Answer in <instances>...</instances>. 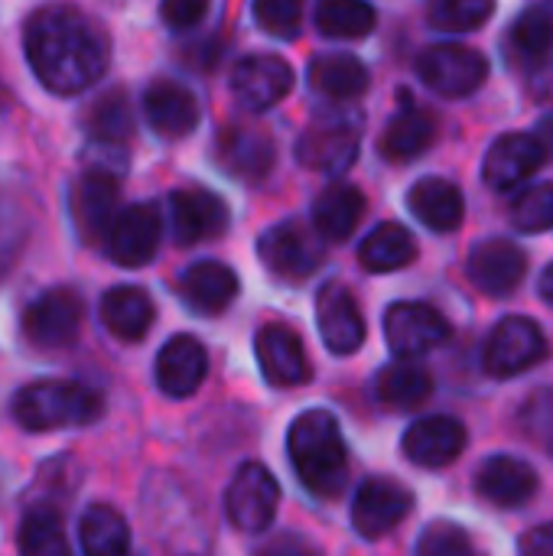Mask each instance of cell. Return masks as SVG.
I'll return each mask as SVG.
<instances>
[{
	"label": "cell",
	"instance_id": "cell-1",
	"mask_svg": "<svg viewBox=\"0 0 553 556\" xmlns=\"http://www.w3.org/2000/svg\"><path fill=\"white\" fill-rule=\"evenodd\" d=\"M23 49L39 85L59 98L88 91L108 68V36L65 3H49L26 20Z\"/></svg>",
	"mask_w": 553,
	"mask_h": 556
},
{
	"label": "cell",
	"instance_id": "cell-2",
	"mask_svg": "<svg viewBox=\"0 0 553 556\" xmlns=\"http://www.w3.org/2000/svg\"><path fill=\"white\" fill-rule=\"evenodd\" d=\"M287 453L297 479L316 498H339L349 482V450L329 410H303L287 430Z\"/></svg>",
	"mask_w": 553,
	"mask_h": 556
},
{
	"label": "cell",
	"instance_id": "cell-3",
	"mask_svg": "<svg viewBox=\"0 0 553 556\" xmlns=\"http://www.w3.org/2000/svg\"><path fill=\"white\" fill-rule=\"evenodd\" d=\"M10 414L26 433H55L65 427L98 424L104 397L81 381H36L13 394Z\"/></svg>",
	"mask_w": 553,
	"mask_h": 556
},
{
	"label": "cell",
	"instance_id": "cell-4",
	"mask_svg": "<svg viewBox=\"0 0 553 556\" xmlns=\"http://www.w3.org/2000/svg\"><path fill=\"white\" fill-rule=\"evenodd\" d=\"M362 147V117L352 108H329L316 114L297 140V160L306 169L339 176L349 169Z\"/></svg>",
	"mask_w": 553,
	"mask_h": 556
},
{
	"label": "cell",
	"instance_id": "cell-5",
	"mask_svg": "<svg viewBox=\"0 0 553 556\" xmlns=\"http://www.w3.org/2000/svg\"><path fill=\"white\" fill-rule=\"evenodd\" d=\"M81 319H85L81 296L68 287H52L23 309L20 329L33 349L55 352V349H68L78 339Z\"/></svg>",
	"mask_w": 553,
	"mask_h": 556
},
{
	"label": "cell",
	"instance_id": "cell-6",
	"mask_svg": "<svg viewBox=\"0 0 553 556\" xmlns=\"http://www.w3.org/2000/svg\"><path fill=\"white\" fill-rule=\"evenodd\" d=\"M420 81L440 98H469L489 78V62L479 49L460 42H440L420 52L417 59Z\"/></svg>",
	"mask_w": 553,
	"mask_h": 556
},
{
	"label": "cell",
	"instance_id": "cell-7",
	"mask_svg": "<svg viewBox=\"0 0 553 556\" xmlns=\"http://www.w3.org/2000/svg\"><path fill=\"white\" fill-rule=\"evenodd\" d=\"M277 505H280V485L267 466L244 463L231 476L225 492V515L231 528H238L241 534H264L277 518Z\"/></svg>",
	"mask_w": 553,
	"mask_h": 556
},
{
	"label": "cell",
	"instance_id": "cell-8",
	"mask_svg": "<svg viewBox=\"0 0 553 556\" xmlns=\"http://www.w3.org/2000/svg\"><path fill=\"white\" fill-rule=\"evenodd\" d=\"M548 358V339L535 319L525 316H508L502 319L492 336L486 339L482 349V368L492 378H515L531 371Z\"/></svg>",
	"mask_w": 553,
	"mask_h": 556
},
{
	"label": "cell",
	"instance_id": "cell-9",
	"mask_svg": "<svg viewBox=\"0 0 553 556\" xmlns=\"http://www.w3.org/2000/svg\"><path fill=\"white\" fill-rule=\"evenodd\" d=\"M261 261L264 267L280 277V280H306L316 274L323 264V238L319 231L300 225V222H284L274 225L261 235Z\"/></svg>",
	"mask_w": 553,
	"mask_h": 556
},
{
	"label": "cell",
	"instance_id": "cell-10",
	"mask_svg": "<svg viewBox=\"0 0 553 556\" xmlns=\"http://www.w3.org/2000/svg\"><path fill=\"white\" fill-rule=\"evenodd\" d=\"M414 511V495L391 479H365L352 498V528L365 541H381Z\"/></svg>",
	"mask_w": 553,
	"mask_h": 556
},
{
	"label": "cell",
	"instance_id": "cell-11",
	"mask_svg": "<svg viewBox=\"0 0 553 556\" xmlns=\"http://www.w3.org/2000/svg\"><path fill=\"white\" fill-rule=\"evenodd\" d=\"M160 238H163L160 208L153 202H137L121 208V215L114 218L104 238V251L121 267H143L156 257Z\"/></svg>",
	"mask_w": 553,
	"mask_h": 556
},
{
	"label": "cell",
	"instance_id": "cell-12",
	"mask_svg": "<svg viewBox=\"0 0 553 556\" xmlns=\"http://www.w3.org/2000/svg\"><path fill=\"white\" fill-rule=\"evenodd\" d=\"M385 339L398 358H420L450 339V323L427 303H394L385 313Z\"/></svg>",
	"mask_w": 553,
	"mask_h": 556
},
{
	"label": "cell",
	"instance_id": "cell-13",
	"mask_svg": "<svg viewBox=\"0 0 553 556\" xmlns=\"http://www.w3.org/2000/svg\"><path fill=\"white\" fill-rule=\"evenodd\" d=\"M466 443H469V433H466L463 420L433 414V417H420L407 427L401 450L420 469H443V466H453L466 453Z\"/></svg>",
	"mask_w": 553,
	"mask_h": 556
},
{
	"label": "cell",
	"instance_id": "cell-14",
	"mask_svg": "<svg viewBox=\"0 0 553 556\" xmlns=\"http://www.w3.org/2000/svg\"><path fill=\"white\" fill-rule=\"evenodd\" d=\"M466 274L482 293L512 296L528 274V254L508 238H486L469 251Z\"/></svg>",
	"mask_w": 553,
	"mask_h": 556
},
{
	"label": "cell",
	"instance_id": "cell-15",
	"mask_svg": "<svg viewBox=\"0 0 553 556\" xmlns=\"http://www.w3.org/2000/svg\"><path fill=\"white\" fill-rule=\"evenodd\" d=\"M117 202H121L117 173L108 169V166L85 169V176L78 179L75 195H72V215H75L78 231L88 241H104L111 225H114V218L121 215Z\"/></svg>",
	"mask_w": 553,
	"mask_h": 556
},
{
	"label": "cell",
	"instance_id": "cell-16",
	"mask_svg": "<svg viewBox=\"0 0 553 556\" xmlns=\"http://www.w3.org/2000/svg\"><path fill=\"white\" fill-rule=\"evenodd\" d=\"M548 160V150L535 134H505L492 143L482 163V179L495 192H512L528 182Z\"/></svg>",
	"mask_w": 553,
	"mask_h": 556
},
{
	"label": "cell",
	"instance_id": "cell-17",
	"mask_svg": "<svg viewBox=\"0 0 553 556\" xmlns=\"http://www.w3.org/2000/svg\"><path fill=\"white\" fill-rule=\"evenodd\" d=\"M476 492L492 508L515 511V508H525L538 495V472H535L531 463H525L518 456H508V453H499V456H489L479 466Z\"/></svg>",
	"mask_w": 553,
	"mask_h": 556
},
{
	"label": "cell",
	"instance_id": "cell-18",
	"mask_svg": "<svg viewBox=\"0 0 553 556\" xmlns=\"http://www.w3.org/2000/svg\"><path fill=\"white\" fill-rule=\"evenodd\" d=\"M316 323H319L323 345L332 355H352L365 342L362 309H359L355 296L349 293V287H342L336 280L326 283L316 296Z\"/></svg>",
	"mask_w": 553,
	"mask_h": 556
},
{
	"label": "cell",
	"instance_id": "cell-19",
	"mask_svg": "<svg viewBox=\"0 0 553 556\" xmlns=\"http://www.w3.org/2000/svg\"><path fill=\"white\" fill-rule=\"evenodd\" d=\"M153 375H156V388L166 397L186 401L202 388V381L209 375V352L196 336H173L160 349Z\"/></svg>",
	"mask_w": 553,
	"mask_h": 556
},
{
	"label": "cell",
	"instance_id": "cell-20",
	"mask_svg": "<svg viewBox=\"0 0 553 556\" xmlns=\"http://www.w3.org/2000/svg\"><path fill=\"white\" fill-rule=\"evenodd\" d=\"M293 88V68L280 55H248L231 72L235 98L251 111H267Z\"/></svg>",
	"mask_w": 553,
	"mask_h": 556
},
{
	"label": "cell",
	"instance_id": "cell-21",
	"mask_svg": "<svg viewBox=\"0 0 553 556\" xmlns=\"http://www.w3.org/2000/svg\"><path fill=\"white\" fill-rule=\"evenodd\" d=\"M169 225L179 244H199L228 228V208L205 189H176L169 195Z\"/></svg>",
	"mask_w": 553,
	"mask_h": 556
},
{
	"label": "cell",
	"instance_id": "cell-22",
	"mask_svg": "<svg viewBox=\"0 0 553 556\" xmlns=\"http://www.w3.org/2000/svg\"><path fill=\"white\" fill-rule=\"evenodd\" d=\"M257 365L274 388H300L310 381V362L300 336L287 326H264L254 339Z\"/></svg>",
	"mask_w": 553,
	"mask_h": 556
},
{
	"label": "cell",
	"instance_id": "cell-23",
	"mask_svg": "<svg viewBox=\"0 0 553 556\" xmlns=\"http://www.w3.org/2000/svg\"><path fill=\"white\" fill-rule=\"evenodd\" d=\"M143 117L160 137L179 140L196 130L199 101L186 85H179L173 78H160L143 91Z\"/></svg>",
	"mask_w": 553,
	"mask_h": 556
},
{
	"label": "cell",
	"instance_id": "cell-24",
	"mask_svg": "<svg viewBox=\"0 0 553 556\" xmlns=\"http://www.w3.org/2000/svg\"><path fill=\"white\" fill-rule=\"evenodd\" d=\"M238 290H241L238 274L222 261H196L179 277V293H183L186 306L196 309L199 316L225 313L235 303Z\"/></svg>",
	"mask_w": 553,
	"mask_h": 556
},
{
	"label": "cell",
	"instance_id": "cell-25",
	"mask_svg": "<svg viewBox=\"0 0 553 556\" xmlns=\"http://www.w3.org/2000/svg\"><path fill=\"white\" fill-rule=\"evenodd\" d=\"M218 163L248 182H261L274 166V140L254 127H225L218 137Z\"/></svg>",
	"mask_w": 553,
	"mask_h": 556
},
{
	"label": "cell",
	"instance_id": "cell-26",
	"mask_svg": "<svg viewBox=\"0 0 553 556\" xmlns=\"http://www.w3.org/2000/svg\"><path fill=\"white\" fill-rule=\"evenodd\" d=\"M407 208L414 212V218L420 225H427L437 235L456 231L466 215L463 192L450 179H440V176H427V179L414 182L407 192Z\"/></svg>",
	"mask_w": 553,
	"mask_h": 556
},
{
	"label": "cell",
	"instance_id": "cell-27",
	"mask_svg": "<svg viewBox=\"0 0 553 556\" xmlns=\"http://www.w3.org/2000/svg\"><path fill=\"white\" fill-rule=\"evenodd\" d=\"M98 313H101L104 329L114 339H121V342H140L150 332L153 316H156L150 293L140 290V287H127V283L124 287H111L101 296Z\"/></svg>",
	"mask_w": 553,
	"mask_h": 556
},
{
	"label": "cell",
	"instance_id": "cell-28",
	"mask_svg": "<svg viewBox=\"0 0 553 556\" xmlns=\"http://www.w3.org/2000/svg\"><path fill=\"white\" fill-rule=\"evenodd\" d=\"M368 68L352 52H326L310 62V85L329 101H355L368 91Z\"/></svg>",
	"mask_w": 553,
	"mask_h": 556
},
{
	"label": "cell",
	"instance_id": "cell-29",
	"mask_svg": "<svg viewBox=\"0 0 553 556\" xmlns=\"http://www.w3.org/2000/svg\"><path fill=\"white\" fill-rule=\"evenodd\" d=\"M430 394H433V378L414 358H401V362L381 368L375 378V397L388 410H414V407L427 404Z\"/></svg>",
	"mask_w": 553,
	"mask_h": 556
},
{
	"label": "cell",
	"instance_id": "cell-30",
	"mask_svg": "<svg viewBox=\"0 0 553 556\" xmlns=\"http://www.w3.org/2000/svg\"><path fill=\"white\" fill-rule=\"evenodd\" d=\"M365 215V195L349 186L336 182L313 202V228L323 241H345Z\"/></svg>",
	"mask_w": 553,
	"mask_h": 556
},
{
	"label": "cell",
	"instance_id": "cell-31",
	"mask_svg": "<svg viewBox=\"0 0 553 556\" xmlns=\"http://www.w3.org/2000/svg\"><path fill=\"white\" fill-rule=\"evenodd\" d=\"M78 547L85 556H127L130 554L127 518L111 505L85 508L78 521Z\"/></svg>",
	"mask_w": 553,
	"mask_h": 556
},
{
	"label": "cell",
	"instance_id": "cell-32",
	"mask_svg": "<svg viewBox=\"0 0 553 556\" xmlns=\"http://www.w3.org/2000/svg\"><path fill=\"white\" fill-rule=\"evenodd\" d=\"M437 137V124L427 111L414 108V104H404L385 127L381 134V153L388 160H398V163H407L414 156H420Z\"/></svg>",
	"mask_w": 553,
	"mask_h": 556
},
{
	"label": "cell",
	"instance_id": "cell-33",
	"mask_svg": "<svg viewBox=\"0 0 553 556\" xmlns=\"http://www.w3.org/2000/svg\"><path fill=\"white\" fill-rule=\"evenodd\" d=\"M414 257H417V244H414L411 231H407L404 225H394V222H385V225L372 228L368 238H365L362 248H359V261H362V267L372 270V274L401 270V267H407Z\"/></svg>",
	"mask_w": 553,
	"mask_h": 556
},
{
	"label": "cell",
	"instance_id": "cell-34",
	"mask_svg": "<svg viewBox=\"0 0 553 556\" xmlns=\"http://www.w3.org/2000/svg\"><path fill=\"white\" fill-rule=\"evenodd\" d=\"M16 547H20V556H72L62 515L49 505H33L20 518Z\"/></svg>",
	"mask_w": 553,
	"mask_h": 556
},
{
	"label": "cell",
	"instance_id": "cell-35",
	"mask_svg": "<svg viewBox=\"0 0 553 556\" xmlns=\"http://www.w3.org/2000/svg\"><path fill=\"white\" fill-rule=\"evenodd\" d=\"M316 26L329 39H362L375 29V7L368 0H316Z\"/></svg>",
	"mask_w": 553,
	"mask_h": 556
},
{
	"label": "cell",
	"instance_id": "cell-36",
	"mask_svg": "<svg viewBox=\"0 0 553 556\" xmlns=\"http://www.w3.org/2000/svg\"><path fill=\"white\" fill-rule=\"evenodd\" d=\"M85 127H88L91 140L101 147H117L121 140H127L134 130V114H130L127 94L121 88H111L101 98H95V104L85 114Z\"/></svg>",
	"mask_w": 553,
	"mask_h": 556
},
{
	"label": "cell",
	"instance_id": "cell-37",
	"mask_svg": "<svg viewBox=\"0 0 553 556\" xmlns=\"http://www.w3.org/2000/svg\"><path fill=\"white\" fill-rule=\"evenodd\" d=\"M512 52L525 62H544L553 52V10L531 7L512 26Z\"/></svg>",
	"mask_w": 553,
	"mask_h": 556
},
{
	"label": "cell",
	"instance_id": "cell-38",
	"mask_svg": "<svg viewBox=\"0 0 553 556\" xmlns=\"http://www.w3.org/2000/svg\"><path fill=\"white\" fill-rule=\"evenodd\" d=\"M495 10V0H430V26L443 33H469L479 29Z\"/></svg>",
	"mask_w": 553,
	"mask_h": 556
},
{
	"label": "cell",
	"instance_id": "cell-39",
	"mask_svg": "<svg viewBox=\"0 0 553 556\" xmlns=\"http://www.w3.org/2000/svg\"><path fill=\"white\" fill-rule=\"evenodd\" d=\"M518 427L538 450L553 456V388H538L525 397L518 410Z\"/></svg>",
	"mask_w": 553,
	"mask_h": 556
},
{
	"label": "cell",
	"instance_id": "cell-40",
	"mask_svg": "<svg viewBox=\"0 0 553 556\" xmlns=\"http://www.w3.org/2000/svg\"><path fill=\"white\" fill-rule=\"evenodd\" d=\"M512 225L518 231H548V228H553V182L528 186L512 202Z\"/></svg>",
	"mask_w": 553,
	"mask_h": 556
},
{
	"label": "cell",
	"instance_id": "cell-41",
	"mask_svg": "<svg viewBox=\"0 0 553 556\" xmlns=\"http://www.w3.org/2000/svg\"><path fill=\"white\" fill-rule=\"evenodd\" d=\"M257 26L277 39H293L303 23V0H251Z\"/></svg>",
	"mask_w": 553,
	"mask_h": 556
},
{
	"label": "cell",
	"instance_id": "cell-42",
	"mask_svg": "<svg viewBox=\"0 0 553 556\" xmlns=\"http://www.w3.org/2000/svg\"><path fill=\"white\" fill-rule=\"evenodd\" d=\"M417 556H476V544L460 525L433 521L417 541Z\"/></svg>",
	"mask_w": 553,
	"mask_h": 556
},
{
	"label": "cell",
	"instance_id": "cell-43",
	"mask_svg": "<svg viewBox=\"0 0 553 556\" xmlns=\"http://www.w3.org/2000/svg\"><path fill=\"white\" fill-rule=\"evenodd\" d=\"M209 3L212 0H163L160 3V16L169 29L176 33H186L192 26H199L209 13Z\"/></svg>",
	"mask_w": 553,
	"mask_h": 556
},
{
	"label": "cell",
	"instance_id": "cell-44",
	"mask_svg": "<svg viewBox=\"0 0 553 556\" xmlns=\"http://www.w3.org/2000/svg\"><path fill=\"white\" fill-rule=\"evenodd\" d=\"M257 556H323L306 538H300V534H280V538H274V541H267Z\"/></svg>",
	"mask_w": 553,
	"mask_h": 556
},
{
	"label": "cell",
	"instance_id": "cell-45",
	"mask_svg": "<svg viewBox=\"0 0 553 556\" xmlns=\"http://www.w3.org/2000/svg\"><path fill=\"white\" fill-rule=\"evenodd\" d=\"M518 554L521 556H553V521L551 525H538L531 528L521 544H518Z\"/></svg>",
	"mask_w": 553,
	"mask_h": 556
},
{
	"label": "cell",
	"instance_id": "cell-46",
	"mask_svg": "<svg viewBox=\"0 0 553 556\" xmlns=\"http://www.w3.org/2000/svg\"><path fill=\"white\" fill-rule=\"evenodd\" d=\"M535 137L541 140V147L548 150V156H553V114H548V117H541V124H538Z\"/></svg>",
	"mask_w": 553,
	"mask_h": 556
},
{
	"label": "cell",
	"instance_id": "cell-47",
	"mask_svg": "<svg viewBox=\"0 0 553 556\" xmlns=\"http://www.w3.org/2000/svg\"><path fill=\"white\" fill-rule=\"evenodd\" d=\"M541 296H544V303L553 306V264L544 270V277H541Z\"/></svg>",
	"mask_w": 553,
	"mask_h": 556
}]
</instances>
